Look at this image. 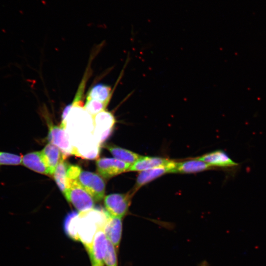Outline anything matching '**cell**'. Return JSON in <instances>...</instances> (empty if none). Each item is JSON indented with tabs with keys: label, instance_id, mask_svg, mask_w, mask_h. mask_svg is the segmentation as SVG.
Returning a JSON list of instances; mask_svg holds the SVG:
<instances>
[{
	"label": "cell",
	"instance_id": "1",
	"mask_svg": "<svg viewBox=\"0 0 266 266\" xmlns=\"http://www.w3.org/2000/svg\"><path fill=\"white\" fill-rule=\"evenodd\" d=\"M109 216L89 210L81 212L78 215L77 233L79 241L84 246L88 254L92 249L95 233L99 228H104Z\"/></svg>",
	"mask_w": 266,
	"mask_h": 266
},
{
	"label": "cell",
	"instance_id": "23",
	"mask_svg": "<svg viewBox=\"0 0 266 266\" xmlns=\"http://www.w3.org/2000/svg\"><path fill=\"white\" fill-rule=\"evenodd\" d=\"M92 266H104V265H99V264H92Z\"/></svg>",
	"mask_w": 266,
	"mask_h": 266
},
{
	"label": "cell",
	"instance_id": "6",
	"mask_svg": "<svg viewBox=\"0 0 266 266\" xmlns=\"http://www.w3.org/2000/svg\"><path fill=\"white\" fill-rule=\"evenodd\" d=\"M97 169L103 177L109 178L129 171L131 165L114 158H102L96 161Z\"/></svg>",
	"mask_w": 266,
	"mask_h": 266
},
{
	"label": "cell",
	"instance_id": "17",
	"mask_svg": "<svg viewBox=\"0 0 266 266\" xmlns=\"http://www.w3.org/2000/svg\"><path fill=\"white\" fill-rule=\"evenodd\" d=\"M105 148L109 150L114 158L129 164L134 163L141 156L129 150L113 145H106Z\"/></svg>",
	"mask_w": 266,
	"mask_h": 266
},
{
	"label": "cell",
	"instance_id": "22",
	"mask_svg": "<svg viewBox=\"0 0 266 266\" xmlns=\"http://www.w3.org/2000/svg\"><path fill=\"white\" fill-rule=\"evenodd\" d=\"M107 239V248L103 262L106 266H118L116 248L112 242L108 239Z\"/></svg>",
	"mask_w": 266,
	"mask_h": 266
},
{
	"label": "cell",
	"instance_id": "9",
	"mask_svg": "<svg viewBox=\"0 0 266 266\" xmlns=\"http://www.w3.org/2000/svg\"><path fill=\"white\" fill-rule=\"evenodd\" d=\"M107 244L108 239L104 228H99L95 233L91 251L89 254L92 264L104 265Z\"/></svg>",
	"mask_w": 266,
	"mask_h": 266
},
{
	"label": "cell",
	"instance_id": "3",
	"mask_svg": "<svg viewBox=\"0 0 266 266\" xmlns=\"http://www.w3.org/2000/svg\"><path fill=\"white\" fill-rule=\"evenodd\" d=\"M47 108L44 105L40 109V112L48 128V141L59 147L65 156L74 154V149L69 140L66 129L60 125L54 124Z\"/></svg>",
	"mask_w": 266,
	"mask_h": 266
},
{
	"label": "cell",
	"instance_id": "21",
	"mask_svg": "<svg viewBox=\"0 0 266 266\" xmlns=\"http://www.w3.org/2000/svg\"><path fill=\"white\" fill-rule=\"evenodd\" d=\"M22 160V157L17 154L0 151V166L19 165Z\"/></svg>",
	"mask_w": 266,
	"mask_h": 266
},
{
	"label": "cell",
	"instance_id": "16",
	"mask_svg": "<svg viewBox=\"0 0 266 266\" xmlns=\"http://www.w3.org/2000/svg\"><path fill=\"white\" fill-rule=\"evenodd\" d=\"M111 91L112 89L109 85L97 84L90 89L86 99L96 100L108 105L112 96Z\"/></svg>",
	"mask_w": 266,
	"mask_h": 266
},
{
	"label": "cell",
	"instance_id": "10",
	"mask_svg": "<svg viewBox=\"0 0 266 266\" xmlns=\"http://www.w3.org/2000/svg\"><path fill=\"white\" fill-rule=\"evenodd\" d=\"M212 167H230L238 165L229 155L222 150H216L197 158Z\"/></svg>",
	"mask_w": 266,
	"mask_h": 266
},
{
	"label": "cell",
	"instance_id": "8",
	"mask_svg": "<svg viewBox=\"0 0 266 266\" xmlns=\"http://www.w3.org/2000/svg\"><path fill=\"white\" fill-rule=\"evenodd\" d=\"M95 132L100 141L105 139L111 133L116 123L115 117L112 113L103 110L94 117Z\"/></svg>",
	"mask_w": 266,
	"mask_h": 266
},
{
	"label": "cell",
	"instance_id": "15",
	"mask_svg": "<svg viewBox=\"0 0 266 266\" xmlns=\"http://www.w3.org/2000/svg\"><path fill=\"white\" fill-rule=\"evenodd\" d=\"M212 166L198 159L176 163L171 173H192L211 169Z\"/></svg>",
	"mask_w": 266,
	"mask_h": 266
},
{
	"label": "cell",
	"instance_id": "19",
	"mask_svg": "<svg viewBox=\"0 0 266 266\" xmlns=\"http://www.w3.org/2000/svg\"><path fill=\"white\" fill-rule=\"evenodd\" d=\"M78 214L72 213L66 218L64 224L65 231L71 239L79 241L77 233Z\"/></svg>",
	"mask_w": 266,
	"mask_h": 266
},
{
	"label": "cell",
	"instance_id": "18",
	"mask_svg": "<svg viewBox=\"0 0 266 266\" xmlns=\"http://www.w3.org/2000/svg\"><path fill=\"white\" fill-rule=\"evenodd\" d=\"M65 156L63 154L53 175L57 185L63 195L66 188V172L69 166L65 162Z\"/></svg>",
	"mask_w": 266,
	"mask_h": 266
},
{
	"label": "cell",
	"instance_id": "12",
	"mask_svg": "<svg viewBox=\"0 0 266 266\" xmlns=\"http://www.w3.org/2000/svg\"><path fill=\"white\" fill-rule=\"evenodd\" d=\"M22 164L27 168L43 174L50 175L40 151L28 153L22 157Z\"/></svg>",
	"mask_w": 266,
	"mask_h": 266
},
{
	"label": "cell",
	"instance_id": "13",
	"mask_svg": "<svg viewBox=\"0 0 266 266\" xmlns=\"http://www.w3.org/2000/svg\"><path fill=\"white\" fill-rule=\"evenodd\" d=\"M40 152L50 175H53L63 155L61 150L55 145L49 143Z\"/></svg>",
	"mask_w": 266,
	"mask_h": 266
},
{
	"label": "cell",
	"instance_id": "4",
	"mask_svg": "<svg viewBox=\"0 0 266 266\" xmlns=\"http://www.w3.org/2000/svg\"><path fill=\"white\" fill-rule=\"evenodd\" d=\"M64 195L79 212L88 211L94 205L93 198L74 179L67 178L66 188Z\"/></svg>",
	"mask_w": 266,
	"mask_h": 266
},
{
	"label": "cell",
	"instance_id": "2",
	"mask_svg": "<svg viewBox=\"0 0 266 266\" xmlns=\"http://www.w3.org/2000/svg\"><path fill=\"white\" fill-rule=\"evenodd\" d=\"M66 178L76 180L95 201L104 198L105 183L98 174L83 170L77 166H71L67 169Z\"/></svg>",
	"mask_w": 266,
	"mask_h": 266
},
{
	"label": "cell",
	"instance_id": "11",
	"mask_svg": "<svg viewBox=\"0 0 266 266\" xmlns=\"http://www.w3.org/2000/svg\"><path fill=\"white\" fill-rule=\"evenodd\" d=\"M107 239L116 248L119 246L122 232V218L109 215L104 228Z\"/></svg>",
	"mask_w": 266,
	"mask_h": 266
},
{
	"label": "cell",
	"instance_id": "24",
	"mask_svg": "<svg viewBox=\"0 0 266 266\" xmlns=\"http://www.w3.org/2000/svg\"><path fill=\"white\" fill-rule=\"evenodd\" d=\"M201 266H207V265L206 263H203Z\"/></svg>",
	"mask_w": 266,
	"mask_h": 266
},
{
	"label": "cell",
	"instance_id": "20",
	"mask_svg": "<svg viewBox=\"0 0 266 266\" xmlns=\"http://www.w3.org/2000/svg\"><path fill=\"white\" fill-rule=\"evenodd\" d=\"M107 106V105L99 101L92 99H86L84 108L87 112L94 117L97 114L106 110Z\"/></svg>",
	"mask_w": 266,
	"mask_h": 266
},
{
	"label": "cell",
	"instance_id": "5",
	"mask_svg": "<svg viewBox=\"0 0 266 266\" xmlns=\"http://www.w3.org/2000/svg\"><path fill=\"white\" fill-rule=\"evenodd\" d=\"M132 193H115L104 197V205L111 216L122 218L128 212L130 206Z\"/></svg>",
	"mask_w": 266,
	"mask_h": 266
},
{
	"label": "cell",
	"instance_id": "7",
	"mask_svg": "<svg viewBox=\"0 0 266 266\" xmlns=\"http://www.w3.org/2000/svg\"><path fill=\"white\" fill-rule=\"evenodd\" d=\"M176 162L164 158L142 156L130 166L129 171H142L159 167H168L171 172L175 167Z\"/></svg>",
	"mask_w": 266,
	"mask_h": 266
},
{
	"label": "cell",
	"instance_id": "14",
	"mask_svg": "<svg viewBox=\"0 0 266 266\" xmlns=\"http://www.w3.org/2000/svg\"><path fill=\"white\" fill-rule=\"evenodd\" d=\"M170 172L171 169L165 166L154 168L139 172L136 178L134 190L133 191V193L143 185L166 173H170Z\"/></svg>",
	"mask_w": 266,
	"mask_h": 266
}]
</instances>
